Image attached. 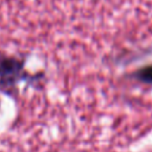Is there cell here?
<instances>
[{"mask_svg": "<svg viewBox=\"0 0 152 152\" xmlns=\"http://www.w3.org/2000/svg\"><path fill=\"white\" fill-rule=\"evenodd\" d=\"M137 77L145 83H152V65H146L141 68L137 72Z\"/></svg>", "mask_w": 152, "mask_h": 152, "instance_id": "2", "label": "cell"}, {"mask_svg": "<svg viewBox=\"0 0 152 152\" xmlns=\"http://www.w3.org/2000/svg\"><path fill=\"white\" fill-rule=\"evenodd\" d=\"M24 77L23 61L0 53V89L7 90Z\"/></svg>", "mask_w": 152, "mask_h": 152, "instance_id": "1", "label": "cell"}]
</instances>
